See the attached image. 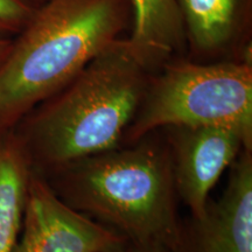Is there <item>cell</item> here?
<instances>
[{"label": "cell", "mask_w": 252, "mask_h": 252, "mask_svg": "<svg viewBox=\"0 0 252 252\" xmlns=\"http://www.w3.org/2000/svg\"><path fill=\"white\" fill-rule=\"evenodd\" d=\"M150 70L127 39H117L28 112L12 130L33 172L47 176L118 147L149 87Z\"/></svg>", "instance_id": "6da1fadb"}, {"label": "cell", "mask_w": 252, "mask_h": 252, "mask_svg": "<svg viewBox=\"0 0 252 252\" xmlns=\"http://www.w3.org/2000/svg\"><path fill=\"white\" fill-rule=\"evenodd\" d=\"M160 133L83 158L43 178L63 202L130 243H160L171 251L180 220L171 153Z\"/></svg>", "instance_id": "7a4b0ae2"}, {"label": "cell", "mask_w": 252, "mask_h": 252, "mask_svg": "<svg viewBox=\"0 0 252 252\" xmlns=\"http://www.w3.org/2000/svg\"><path fill=\"white\" fill-rule=\"evenodd\" d=\"M130 11V0L43 1L0 62V133L119 39Z\"/></svg>", "instance_id": "3957f363"}, {"label": "cell", "mask_w": 252, "mask_h": 252, "mask_svg": "<svg viewBox=\"0 0 252 252\" xmlns=\"http://www.w3.org/2000/svg\"><path fill=\"white\" fill-rule=\"evenodd\" d=\"M224 126L252 143L251 60L167 63L149 87L123 143L168 126Z\"/></svg>", "instance_id": "277c9868"}, {"label": "cell", "mask_w": 252, "mask_h": 252, "mask_svg": "<svg viewBox=\"0 0 252 252\" xmlns=\"http://www.w3.org/2000/svg\"><path fill=\"white\" fill-rule=\"evenodd\" d=\"M126 243L116 231L63 202L42 175L32 172L13 252H122Z\"/></svg>", "instance_id": "5b68a950"}, {"label": "cell", "mask_w": 252, "mask_h": 252, "mask_svg": "<svg viewBox=\"0 0 252 252\" xmlns=\"http://www.w3.org/2000/svg\"><path fill=\"white\" fill-rule=\"evenodd\" d=\"M171 153L178 197L198 219L206 213L209 194L228 167L252 143L224 126H168L161 128Z\"/></svg>", "instance_id": "8992f818"}, {"label": "cell", "mask_w": 252, "mask_h": 252, "mask_svg": "<svg viewBox=\"0 0 252 252\" xmlns=\"http://www.w3.org/2000/svg\"><path fill=\"white\" fill-rule=\"evenodd\" d=\"M169 252H252V151L235 160L222 196L203 216L180 220Z\"/></svg>", "instance_id": "52a82bcc"}, {"label": "cell", "mask_w": 252, "mask_h": 252, "mask_svg": "<svg viewBox=\"0 0 252 252\" xmlns=\"http://www.w3.org/2000/svg\"><path fill=\"white\" fill-rule=\"evenodd\" d=\"M133 27L127 41L150 69L184 48L186 30L178 0H130Z\"/></svg>", "instance_id": "ba28073f"}, {"label": "cell", "mask_w": 252, "mask_h": 252, "mask_svg": "<svg viewBox=\"0 0 252 252\" xmlns=\"http://www.w3.org/2000/svg\"><path fill=\"white\" fill-rule=\"evenodd\" d=\"M30 160L13 130L0 133V252H13L23 225Z\"/></svg>", "instance_id": "9c48e42d"}, {"label": "cell", "mask_w": 252, "mask_h": 252, "mask_svg": "<svg viewBox=\"0 0 252 252\" xmlns=\"http://www.w3.org/2000/svg\"><path fill=\"white\" fill-rule=\"evenodd\" d=\"M178 1L186 37L197 54H219L231 45L238 33L242 0Z\"/></svg>", "instance_id": "30bf717a"}, {"label": "cell", "mask_w": 252, "mask_h": 252, "mask_svg": "<svg viewBox=\"0 0 252 252\" xmlns=\"http://www.w3.org/2000/svg\"><path fill=\"white\" fill-rule=\"evenodd\" d=\"M35 11L31 0H0V39L20 33Z\"/></svg>", "instance_id": "8fae6325"}, {"label": "cell", "mask_w": 252, "mask_h": 252, "mask_svg": "<svg viewBox=\"0 0 252 252\" xmlns=\"http://www.w3.org/2000/svg\"><path fill=\"white\" fill-rule=\"evenodd\" d=\"M122 252H169L160 243H130L127 242Z\"/></svg>", "instance_id": "7c38bea8"}, {"label": "cell", "mask_w": 252, "mask_h": 252, "mask_svg": "<svg viewBox=\"0 0 252 252\" xmlns=\"http://www.w3.org/2000/svg\"><path fill=\"white\" fill-rule=\"evenodd\" d=\"M12 45V39H0V62L7 55Z\"/></svg>", "instance_id": "4fadbf2b"}, {"label": "cell", "mask_w": 252, "mask_h": 252, "mask_svg": "<svg viewBox=\"0 0 252 252\" xmlns=\"http://www.w3.org/2000/svg\"><path fill=\"white\" fill-rule=\"evenodd\" d=\"M43 1H46V0H43Z\"/></svg>", "instance_id": "5bb4252c"}]
</instances>
